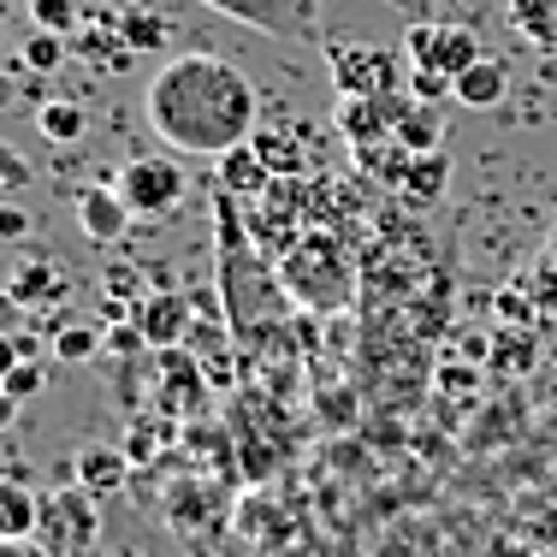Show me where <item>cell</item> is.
<instances>
[{
  "instance_id": "obj_7",
  "label": "cell",
  "mask_w": 557,
  "mask_h": 557,
  "mask_svg": "<svg viewBox=\"0 0 557 557\" xmlns=\"http://www.w3.org/2000/svg\"><path fill=\"white\" fill-rule=\"evenodd\" d=\"M404 54H409V72H440V77L457 84L469 65L486 60V48H481V36H474L469 24H409Z\"/></svg>"
},
{
  "instance_id": "obj_26",
  "label": "cell",
  "mask_w": 557,
  "mask_h": 557,
  "mask_svg": "<svg viewBox=\"0 0 557 557\" xmlns=\"http://www.w3.org/2000/svg\"><path fill=\"white\" fill-rule=\"evenodd\" d=\"M172 440V428H154V416H143V421H131V433H125V457L137 462V469H149V457H161Z\"/></svg>"
},
{
  "instance_id": "obj_23",
  "label": "cell",
  "mask_w": 557,
  "mask_h": 557,
  "mask_svg": "<svg viewBox=\"0 0 557 557\" xmlns=\"http://www.w3.org/2000/svg\"><path fill=\"white\" fill-rule=\"evenodd\" d=\"M36 125H42V137L54 143H84L89 137V113H84V101H42L36 108Z\"/></svg>"
},
{
  "instance_id": "obj_31",
  "label": "cell",
  "mask_w": 557,
  "mask_h": 557,
  "mask_svg": "<svg viewBox=\"0 0 557 557\" xmlns=\"http://www.w3.org/2000/svg\"><path fill=\"white\" fill-rule=\"evenodd\" d=\"M18 237H30V214L18 202H0V244H18Z\"/></svg>"
},
{
  "instance_id": "obj_6",
  "label": "cell",
  "mask_w": 557,
  "mask_h": 557,
  "mask_svg": "<svg viewBox=\"0 0 557 557\" xmlns=\"http://www.w3.org/2000/svg\"><path fill=\"white\" fill-rule=\"evenodd\" d=\"M113 190L125 196L131 220H172L184 208V172L178 161H166V154H131L125 166L113 172Z\"/></svg>"
},
{
  "instance_id": "obj_33",
  "label": "cell",
  "mask_w": 557,
  "mask_h": 557,
  "mask_svg": "<svg viewBox=\"0 0 557 557\" xmlns=\"http://www.w3.org/2000/svg\"><path fill=\"white\" fill-rule=\"evenodd\" d=\"M0 557H54L42 540H0Z\"/></svg>"
},
{
  "instance_id": "obj_25",
  "label": "cell",
  "mask_w": 557,
  "mask_h": 557,
  "mask_svg": "<svg viewBox=\"0 0 557 557\" xmlns=\"http://www.w3.org/2000/svg\"><path fill=\"white\" fill-rule=\"evenodd\" d=\"M72 60V36H48V30H30V42L18 48V65L30 77H48V72H60V65Z\"/></svg>"
},
{
  "instance_id": "obj_14",
  "label": "cell",
  "mask_w": 557,
  "mask_h": 557,
  "mask_svg": "<svg viewBox=\"0 0 557 557\" xmlns=\"http://www.w3.org/2000/svg\"><path fill=\"white\" fill-rule=\"evenodd\" d=\"M72 54L84 60V65H96V72H131L137 48H131L125 36H119V18H89V24H77Z\"/></svg>"
},
{
  "instance_id": "obj_8",
  "label": "cell",
  "mask_w": 557,
  "mask_h": 557,
  "mask_svg": "<svg viewBox=\"0 0 557 557\" xmlns=\"http://www.w3.org/2000/svg\"><path fill=\"white\" fill-rule=\"evenodd\" d=\"M409 108H416V96H409V89H386V96H344L338 113H333V125H338V137L362 154V149L392 143L397 125L409 119Z\"/></svg>"
},
{
  "instance_id": "obj_1",
  "label": "cell",
  "mask_w": 557,
  "mask_h": 557,
  "mask_svg": "<svg viewBox=\"0 0 557 557\" xmlns=\"http://www.w3.org/2000/svg\"><path fill=\"white\" fill-rule=\"evenodd\" d=\"M256 108L261 101L249 72L225 54H178L143 89V125L172 154H208V161L256 137Z\"/></svg>"
},
{
  "instance_id": "obj_16",
  "label": "cell",
  "mask_w": 557,
  "mask_h": 557,
  "mask_svg": "<svg viewBox=\"0 0 557 557\" xmlns=\"http://www.w3.org/2000/svg\"><path fill=\"white\" fill-rule=\"evenodd\" d=\"M42 522V493H30L24 481H0V540H36Z\"/></svg>"
},
{
  "instance_id": "obj_27",
  "label": "cell",
  "mask_w": 557,
  "mask_h": 557,
  "mask_svg": "<svg viewBox=\"0 0 557 557\" xmlns=\"http://www.w3.org/2000/svg\"><path fill=\"white\" fill-rule=\"evenodd\" d=\"M30 7V24L48 36H77V0H24Z\"/></svg>"
},
{
  "instance_id": "obj_18",
  "label": "cell",
  "mask_w": 557,
  "mask_h": 557,
  "mask_svg": "<svg viewBox=\"0 0 557 557\" xmlns=\"http://www.w3.org/2000/svg\"><path fill=\"white\" fill-rule=\"evenodd\" d=\"M445 184H450V161H445V154H409L397 190H404L416 208H428V202H440V196H445Z\"/></svg>"
},
{
  "instance_id": "obj_5",
  "label": "cell",
  "mask_w": 557,
  "mask_h": 557,
  "mask_svg": "<svg viewBox=\"0 0 557 557\" xmlns=\"http://www.w3.org/2000/svg\"><path fill=\"white\" fill-rule=\"evenodd\" d=\"M202 7L220 12V18H232V24H249V30L273 36V42H285V48L321 42V0H202Z\"/></svg>"
},
{
  "instance_id": "obj_12",
  "label": "cell",
  "mask_w": 557,
  "mask_h": 557,
  "mask_svg": "<svg viewBox=\"0 0 557 557\" xmlns=\"http://www.w3.org/2000/svg\"><path fill=\"white\" fill-rule=\"evenodd\" d=\"M131 469H137V462L125 457V445H84L72 462H65V481L84 486L96 504H108L131 486Z\"/></svg>"
},
{
  "instance_id": "obj_10",
  "label": "cell",
  "mask_w": 557,
  "mask_h": 557,
  "mask_svg": "<svg viewBox=\"0 0 557 557\" xmlns=\"http://www.w3.org/2000/svg\"><path fill=\"white\" fill-rule=\"evenodd\" d=\"M326 72H333L338 101H344V96H386V89H397V60H392V48L326 42Z\"/></svg>"
},
{
  "instance_id": "obj_17",
  "label": "cell",
  "mask_w": 557,
  "mask_h": 557,
  "mask_svg": "<svg viewBox=\"0 0 557 557\" xmlns=\"http://www.w3.org/2000/svg\"><path fill=\"white\" fill-rule=\"evenodd\" d=\"M504 18H510V30L522 36L528 48L557 54V0H510V7H504Z\"/></svg>"
},
{
  "instance_id": "obj_15",
  "label": "cell",
  "mask_w": 557,
  "mask_h": 557,
  "mask_svg": "<svg viewBox=\"0 0 557 557\" xmlns=\"http://www.w3.org/2000/svg\"><path fill=\"white\" fill-rule=\"evenodd\" d=\"M273 172H268V161H261L256 149H232V154H220V190L225 196H237V202H261V196L273 190Z\"/></svg>"
},
{
  "instance_id": "obj_29",
  "label": "cell",
  "mask_w": 557,
  "mask_h": 557,
  "mask_svg": "<svg viewBox=\"0 0 557 557\" xmlns=\"http://www.w3.org/2000/svg\"><path fill=\"white\" fill-rule=\"evenodd\" d=\"M42 386H48V368L36 362V356H24V362L12 368V374H7V392L18 397V404H30V397L42 392Z\"/></svg>"
},
{
  "instance_id": "obj_11",
  "label": "cell",
  "mask_w": 557,
  "mask_h": 557,
  "mask_svg": "<svg viewBox=\"0 0 557 557\" xmlns=\"http://www.w3.org/2000/svg\"><path fill=\"white\" fill-rule=\"evenodd\" d=\"M131 326L149 338V350H178L196 326V297H184V290H172V285H154L149 297L131 309Z\"/></svg>"
},
{
  "instance_id": "obj_3",
  "label": "cell",
  "mask_w": 557,
  "mask_h": 557,
  "mask_svg": "<svg viewBox=\"0 0 557 557\" xmlns=\"http://www.w3.org/2000/svg\"><path fill=\"white\" fill-rule=\"evenodd\" d=\"M278 285L309 314H344L356 297V256L344 249L333 225H309L278 261Z\"/></svg>"
},
{
  "instance_id": "obj_21",
  "label": "cell",
  "mask_w": 557,
  "mask_h": 557,
  "mask_svg": "<svg viewBox=\"0 0 557 557\" xmlns=\"http://www.w3.org/2000/svg\"><path fill=\"white\" fill-rule=\"evenodd\" d=\"M7 290L24 302V309H48L54 297H65V273L48 268V261H30V268H18L7 278Z\"/></svg>"
},
{
  "instance_id": "obj_30",
  "label": "cell",
  "mask_w": 557,
  "mask_h": 557,
  "mask_svg": "<svg viewBox=\"0 0 557 557\" xmlns=\"http://www.w3.org/2000/svg\"><path fill=\"white\" fill-rule=\"evenodd\" d=\"M24 184H30V161L12 143H0V190H24Z\"/></svg>"
},
{
  "instance_id": "obj_36",
  "label": "cell",
  "mask_w": 557,
  "mask_h": 557,
  "mask_svg": "<svg viewBox=\"0 0 557 557\" xmlns=\"http://www.w3.org/2000/svg\"><path fill=\"white\" fill-rule=\"evenodd\" d=\"M12 421H18V397H12L7 386H0V433H7Z\"/></svg>"
},
{
  "instance_id": "obj_13",
  "label": "cell",
  "mask_w": 557,
  "mask_h": 557,
  "mask_svg": "<svg viewBox=\"0 0 557 557\" xmlns=\"http://www.w3.org/2000/svg\"><path fill=\"white\" fill-rule=\"evenodd\" d=\"M77 232H84L89 244H119V237L131 232V208H125V196L113 190V172L96 178L89 190H77Z\"/></svg>"
},
{
  "instance_id": "obj_24",
  "label": "cell",
  "mask_w": 557,
  "mask_h": 557,
  "mask_svg": "<svg viewBox=\"0 0 557 557\" xmlns=\"http://www.w3.org/2000/svg\"><path fill=\"white\" fill-rule=\"evenodd\" d=\"M119 36H125L137 54H154V48H166L172 24L161 18V12H149V7H125L119 12Z\"/></svg>"
},
{
  "instance_id": "obj_35",
  "label": "cell",
  "mask_w": 557,
  "mask_h": 557,
  "mask_svg": "<svg viewBox=\"0 0 557 557\" xmlns=\"http://www.w3.org/2000/svg\"><path fill=\"white\" fill-rule=\"evenodd\" d=\"M18 101H24V89L12 84V72H0V113H7V108H18Z\"/></svg>"
},
{
  "instance_id": "obj_9",
  "label": "cell",
  "mask_w": 557,
  "mask_h": 557,
  "mask_svg": "<svg viewBox=\"0 0 557 557\" xmlns=\"http://www.w3.org/2000/svg\"><path fill=\"white\" fill-rule=\"evenodd\" d=\"M154 368H161V374H154V409H161L166 421H196L208 409V374H202V362H196L190 350H154Z\"/></svg>"
},
{
  "instance_id": "obj_20",
  "label": "cell",
  "mask_w": 557,
  "mask_h": 557,
  "mask_svg": "<svg viewBox=\"0 0 557 557\" xmlns=\"http://www.w3.org/2000/svg\"><path fill=\"white\" fill-rule=\"evenodd\" d=\"M249 149L261 154V161H268V172L273 178H302V166H309V154H302V143L290 137V131H261L256 125V137H249Z\"/></svg>"
},
{
  "instance_id": "obj_37",
  "label": "cell",
  "mask_w": 557,
  "mask_h": 557,
  "mask_svg": "<svg viewBox=\"0 0 557 557\" xmlns=\"http://www.w3.org/2000/svg\"><path fill=\"white\" fill-rule=\"evenodd\" d=\"M7 12H12V0H0V18H7Z\"/></svg>"
},
{
  "instance_id": "obj_28",
  "label": "cell",
  "mask_w": 557,
  "mask_h": 557,
  "mask_svg": "<svg viewBox=\"0 0 557 557\" xmlns=\"http://www.w3.org/2000/svg\"><path fill=\"white\" fill-rule=\"evenodd\" d=\"M48 344H54L60 362H89V356L101 350V333H96V326H60Z\"/></svg>"
},
{
  "instance_id": "obj_19",
  "label": "cell",
  "mask_w": 557,
  "mask_h": 557,
  "mask_svg": "<svg viewBox=\"0 0 557 557\" xmlns=\"http://www.w3.org/2000/svg\"><path fill=\"white\" fill-rule=\"evenodd\" d=\"M504 89H510V72H504V60H493V54L457 77V101H462V108H498Z\"/></svg>"
},
{
  "instance_id": "obj_22",
  "label": "cell",
  "mask_w": 557,
  "mask_h": 557,
  "mask_svg": "<svg viewBox=\"0 0 557 557\" xmlns=\"http://www.w3.org/2000/svg\"><path fill=\"white\" fill-rule=\"evenodd\" d=\"M440 143H445V113L433 108V101H416V108H409V119L397 125V149H409V154H440Z\"/></svg>"
},
{
  "instance_id": "obj_34",
  "label": "cell",
  "mask_w": 557,
  "mask_h": 557,
  "mask_svg": "<svg viewBox=\"0 0 557 557\" xmlns=\"http://www.w3.org/2000/svg\"><path fill=\"white\" fill-rule=\"evenodd\" d=\"M18 362H24L18 338H12V333H0V386H7V374H12V368H18Z\"/></svg>"
},
{
  "instance_id": "obj_4",
  "label": "cell",
  "mask_w": 557,
  "mask_h": 557,
  "mask_svg": "<svg viewBox=\"0 0 557 557\" xmlns=\"http://www.w3.org/2000/svg\"><path fill=\"white\" fill-rule=\"evenodd\" d=\"M36 540H42L54 557H96L101 552V504L72 481H54L42 493V522H36Z\"/></svg>"
},
{
  "instance_id": "obj_2",
  "label": "cell",
  "mask_w": 557,
  "mask_h": 557,
  "mask_svg": "<svg viewBox=\"0 0 557 557\" xmlns=\"http://www.w3.org/2000/svg\"><path fill=\"white\" fill-rule=\"evenodd\" d=\"M214 249H220V309L232 338L244 344L249 362L273 350V344H290V290L278 285V268L256 249V237L237 220V196L214 190Z\"/></svg>"
},
{
  "instance_id": "obj_32",
  "label": "cell",
  "mask_w": 557,
  "mask_h": 557,
  "mask_svg": "<svg viewBox=\"0 0 557 557\" xmlns=\"http://www.w3.org/2000/svg\"><path fill=\"white\" fill-rule=\"evenodd\" d=\"M24 314H30V309H24V302H18V297H12V290H0V333H12V338H18V326H24Z\"/></svg>"
},
{
  "instance_id": "obj_39",
  "label": "cell",
  "mask_w": 557,
  "mask_h": 557,
  "mask_svg": "<svg viewBox=\"0 0 557 557\" xmlns=\"http://www.w3.org/2000/svg\"><path fill=\"white\" fill-rule=\"evenodd\" d=\"M0 30H7V18H0Z\"/></svg>"
},
{
  "instance_id": "obj_38",
  "label": "cell",
  "mask_w": 557,
  "mask_h": 557,
  "mask_svg": "<svg viewBox=\"0 0 557 557\" xmlns=\"http://www.w3.org/2000/svg\"><path fill=\"white\" fill-rule=\"evenodd\" d=\"M119 557H137V552H119Z\"/></svg>"
}]
</instances>
